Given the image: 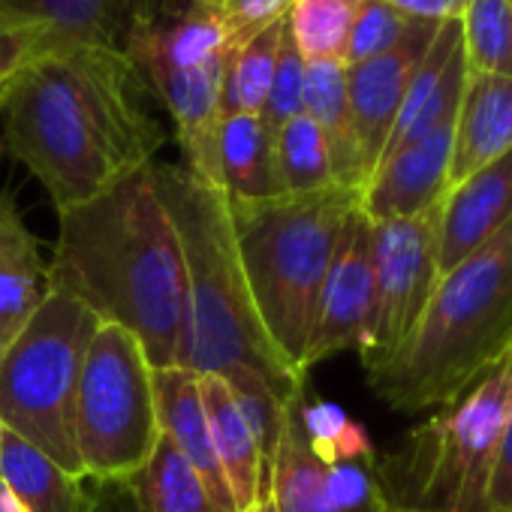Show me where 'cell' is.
<instances>
[{"label":"cell","mask_w":512,"mask_h":512,"mask_svg":"<svg viewBox=\"0 0 512 512\" xmlns=\"http://www.w3.org/2000/svg\"><path fill=\"white\" fill-rule=\"evenodd\" d=\"M145 94L142 73L121 52L43 46L0 106L4 145L61 214L154 163L166 130Z\"/></svg>","instance_id":"obj_1"},{"label":"cell","mask_w":512,"mask_h":512,"mask_svg":"<svg viewBox=\"0 0 512 512\" xmlns=\"http://www.w3.org/2000/svg\"><path fill=\"white\" fill-rule=\"evenodd\" d=\"M49 287L130 332L151 368H187L190 320L178 232L151 166L58 214Z\"/></svg>","instance_id":"obj_2"},{"label":"cell","mask_w":512,"mask_h":512,"mask_svg":"<svg viewBox=\"0 0 512 512\" xmlns=\"http://www.w3.org/2000/svg\"><path fill=\"white\" fill-rule=\"evenodd\" d=\"M512 350V220L440 275L395 353L365 371L395 413L440 410L470 392Z\"/></svg>","instance_id":"obj_3"},{"label":"cell","mask_w":512,"mask_h":512,"mask_svg":"<svg viewBox=\"0 0 512 512\" xmlns=\"http://www.w3.org/2000/svg\"><path fill=\"white\" fill-rule=\"evenodd\" d=\"M151 175L178 232L184 260L190 320L187 368L220 377L229 371H253L284 398L302 392L305 374L278 353L253 305L229 196L193 175L184 163H151Z\"/></svg>","instance_id":"obj_4"},{"label":"cell","mask_w":512,"mask_h":512,"mask_svg":"<svg viewBox=\"0 0 512 512\" xmlns=\"http://www.w3.org/2000/svg\"><path fill=\"white\" fill-rule=\"evenodd\" d=\"M253 305L278 353L305 374L320 290L359 193L329 187L308 196L229 202Z\"/></svg>","instance_id":"obj_5"},{"label":"cell","mask_w":512,"mask_h":512,"mask_svg":"<svg viewBox=\"0 0 512 512\" xmlns=\"http://www.w3.org/2000/svg\"><path fill=\"white\" fill-rule=\"evenodd\" d=\"M512 404V350L461 398L374 458L395 512H494L491 479Z\"/></svg>","instance_id":"obj_6"},{"label":"cell","mask_w":512,"mask_h":512,"mask_svg":"<svg viewBox=\"0 0 512 512\" xmlns=\"http://www.w3.org/2000/svg\"><path fill=\"white\" fill-rule=\"evenodd\" d=\"M100 320L79 302L49 293L28 326L0 350V428L82 476L73 413L91 338Z\"/></svg>","instance_id":"obj_7"},{"label":"cell","mask_w":512,"mask_h":512,"mask_svg":"<svg viewBox=\"0 0 512 512\" xmlns=\"http://www.w3.org/2000/svg\"><path fill=\"white\" fill-rule=\"evenodd\" d=\"M73 437L82 476L127 482L160 443L154 368L142 344L121 326L100 323L85 353Z\"/></svg>","instance_id":"obj_8"},{"label":"cell","mask_w":512,"mask_h":512,"mask_svg":"<svg viewBox=\"0 0 512 512\" xmlns=\"http://www.w3.org/2000/svg\"><path fill=\"white\" fill-rule=\"evenodd\" d=\"M437 217L440 205L419 217L374 223V305L368 338L359 353L365 371L377 368L395 353L440 281Z\"/></svg>","instance_id":"obj_9"},{"label":"cell","mask_w":512,"mask_h":512,"mask_svg":"<svg viewBox=\"0 0 512 512\" xmlns=\"http://www.w3.org/2000/svg\"><path fill=\"white\" fill-rule=\"evenodd\" d=\"M374 223L356 208L338 238L335 256L329 263L314 332L305 350V374L347 350L362 353L374 305Z\"/></svg>","instance_id":"obj_10"},{"label":"cell","mask_w":512,"mask_h":512,"mask_svg":"<svg viewBox=\"0 0 512 512\" xmlns=\"http://www.w3.org/2000/svg\"><path fill=\"white\" fill-rule=\"evenodd\" d=\"M440 25L434 22H416L413 31L389 52L362 61L356 67H347V94H350V121H353V139L359 148L365 184L374 175L389 133L395 127L398 109L404 103V94L434 40Z\"/></svg>","instance_id":"obj_11"},{"label":"cell","mask_w":512,"mask_h":512,"mask_svg":"<svg viewBox=\"0 0 512 512\" xmlns=\"http://www.w3.org/2000/svg\"><path fill=\"white\" fill-rule=\"evenodd\" d=\"M169 0H0V19L40 25L46 46H100L130 58L142 28Z\"/></svg>","instance_id":"obj_12"},{"label":"cell","mask_w":512,"mask_h":512,"mask_svg":"<svg viewBox=\"0 0 512 512\" xmlns=\"http://www.w3.org/2000/svg\"><path fill=\"white\" fill-rule=\"evenodd\" d=\"M452 124L383 157L359 193V208L371 223L419 217L440 205L449 190Z\"/></svg>","instance_id":"obj_13"},{"label":"cell","mask_w":512,"mask_h":512,"mask_svg":"<svg viewBox=\"0 0 512 512\" xmlns=\"http://www.w3.org/2000/svg\"><path fill=\"white\" fill-rule=\"evenodd\" d=\"M512 220V151L452 184L440 199L437 269L446 275Z\"/></svg>","instance_id":"obj_14"},{"label":"cell","mask_w":512,"mask_h":512,"mask_svg":"<svg viewBox=\"0 0 512 512\" xmlns=\"http://www.w3.org/2000/svg\"><path fill=\"white\" fill-rule=\"evenodd\" d=\"M464 82H467V64L461 49V22H443L404 94L383 157L452 124L461 103Z\"/></svg>","instance_id":"obj_15"},{"label":"cell","mask_w":512,"mask_h":512,"mask_svg":"<svg viewBox=\"0 0 512 512\" xmlns=\"http://www.w3.org/2000/svg\"><path fill=\"white\" fill-rule=\"evenodd\" d=\"M49 263L16 196L0 190V350L49 299Z\"/></svg>","instance_id":"obj_16"},{"label":"cell","mask_w":512,"mask_h":512,"mask_svg":"<svg viewBox=\"0 0 512 512\" xmlns=\"http://www.w3.org/2000/svg\"><path fill=\"white\" fill-rule=\"evenodd\" d=\"M512 151V79L467 73L452 121L449 187Z\"/></svg>","instance_id":"obj_17"},{"label":"cell","mask_w":512,"mask_h":512,"mask_svg":"<svg viewBox=\"0 0 512 512\" xmlns=\"http://www.w3.org/2000/svg\"><path fill=\"white\" fill-rule=\"evenodd\" d=\"M154 401H157V422L160 434L178 446V452L199 470L208 482L211 494L226 512H235L232 491L223 479V470L214 458L211 428L202 404L199 374L184 365L154 368Z\"/></svg>","instance_id":"obj_18"},{"label":"cell","mask_w":512,"mask_h":512,"mask_svg":"<svg viewBox=\"0 0 512 512\" xmlns=\"http://www.w3.org/2000/svg\"><path fill=\"white\" fill-rule=\"evenodd\" d=\"M202 404L211 428L214 458L223 470V479L232 491L235 512L253 506L269 494V467L256 443L253 431L247 428L244 416L235 407V398L220 374H199Z\"/></svg>","instance_id":"obj_19"},{"label":"cell","mask_w":512,"mask_h":512,"mask_svg":"<svg viewBox=\"0 0 512 512\" xmlns=\"http://www.w3.org/2000/svg\"><path fill=\"white\" fill-rule=\"evenodd\" d=\"M220 187L229 202H266L287 196L278 172L275 130L263 115H223L217 133Z\"/></svg>","instance_id":"obj_20"},{"label":"cell","mask_w":512,"mask_h":512,"mask_svg":"<svg viewBox=\"0 0 512 512\" xmlns=\"http://www.w3.org/2000/svg\"><path fill=\"white\" fill-rule=\"evenodd\" d=\"M0 479L25 512H88L97 485L52 461L43 449L0 428Z\"/></svg>","instance_id":"obj_21"},{"label":"cell","mask_w":512,"mask_h":512,"mask_svg":"<svg viewBox=\"0 0 512 512\" xmlns=\"http://www.w3.org/2000/svg\"><path fill=\"white\" fill-rule=\"evenodd\" d=\"M302 112L320 127V133L329 145L335 184L362 193L365 172H362L359 148L353 139L347 64L344 61H308Z\"/></svg>","instance_id":"obj_22"},{"label":"cell","mask_w":512,"mask_h":512,"mask_svg":"<svg viewBox=\"0 0 512 512\" xmlns=\"http://www.w3.org/2000/svg\"><path fill=\"white\" fill-rule=\"evenodd\" d=\"M305 389L290 398L278 452L269 467V494L278 512H338L326 494V464L311 452L302 431Z\"/></svg>","instance_id":"obj_23"},{"label":"cell","mask_w":512,"mask_h":512,"mask_svg":"<svg viewBox=\"0 0 512 512\" xmlns=\"http://www.w3.org/2000/svg\"><path fill=\"white\" fill-rule=\"evenodd\" d=\"M124 488L136 512H226L199 470L166 437H160L154 455Z\"/></svg>","instance_id":"obj_24"},{"label":"cell","mask_w":512,"mask_h":512,"mask_svg":"<svg viewBox=\"0 0 512 512\" xmlns=\"http://www.w3.org/2000/svg\"><path fill=\"white\" fill-rule=\"evenodd\" d=\"M284 31H287V16H281L260 34H253L247 43H241L232 52L226 79H223V115H235V112L260 115L263 112L272 79H275Z\"/></svg>","instance_id":"obj_25"},{"label":"cell","mask_w":512,"mask_h":512,"mask_svg":"<svg viewBox=\"0 0 512 512\" xmlns=\"http://www.w3.org/2000/svg\"><path fill=\"white\" fill-rule=\"evenodd\" d=\"M278 172L287 196H308L335 187L329 145L320 127L302 112L275 133Z\"/></svg>","instance_id":"obj_26"},{"label":"cell","mask_w":512,"mask_h":512,"mask_svg":"<svg viewBox=\"0 0 512 512\" xmlns=\"http://www.w3.org/2000/svg\"><path fill=\"white\" fill-rule=\"evenodd\" d=\"M362 7L365 0H293L287 22L305 61H344Z\"/></svg>","instance_id":"obj_27"},{"label":"cell","mask_w":512,"mask_h":512,"mask_svg":"<svg viewBox=\"0 0 512 512\" xmlns=\"http://www.w3.org/2000/svg\"><path fill=\"white\" fill-rule=\"evenodd\" d=\"M458 22L467 73L512 79V10L506 0H470Z\"/></svg>","instance_id":"obj_28"},{"label":"cell","mask_w":512,"mask_h":512,"mask_svg":"<svg viewBox=\"0 0 512 512\" xmlns=\"http://www.w3.org/2000/svg\"><path fill=\"white\" fill-rule=\"evenodd\" d=\"M302 431L311 446V452L326 464H344V461H368L377 455L371 434L362 422H356L341 404L332 401H302Z\"/></svg>","instance_id":"obj_29"},{"label":"cell","mask_w":512,"mask_h":512,"mask_svg":"<svg viewBox=\"0 0 512 512\" xmlns=\"http://www.w3.org/2000/svg\"><path fill=\"white\" fill-rule=\"evenodd\" d=\"M238 413L244 416L247 428L253 431L256 443H260V452L266 458V467H272V458L278 452L281 443V431H284V416H287V404L290 398H284L269 380H263L253 371H229L223 374ZM299 395V392H296Z\"/></svg>","instance_id":"obj_30"},{"label":"cell","mask_w":512,"mask_h":512,"mask_svg":"<svg viewBox=\"0 0 512 512\" xmlns=\"http://www.w3.org/2000/svg\"><path fill=\"white\" fill-rule=\"evenodd\" d=\"M413 25H416V19H407L392 4H386V0H365V7L350 31L344 64L356 67L362 61H371V58L395 49L413 31Z\"/></svg>","instance_id":"obj_31"},{"label":"cell","mask_w":512,"mask_h":512,"mask_svg":"<svg viewBox=\"0 0 512 512\" xmlns=\"http://www.w3.org/2000/svg\"><path fill=\"white\" fill-rule=\"evenodd\" d=\"M305 55L299 52L293 34H290V22L281 40V52H278V67H275V79L269 88V100L263 106V121L278 133L290 118L302 115V100H305Z\"/></svg>","instance_id":"obj_32"},{"label":"cell","mask_w":512,"mask_h":512,"mask_svg":"<svg viewBox=\"0 0 512 512\" xmlns=\"http://www.w3.org/2000/svg\"><path fill=\"white\" fill-rule=\"evenodd\" d=\"M199 4L220 19L229 43L238 49L253 34H260L263 28L287 16L293 0H199Z\"/></svg>","instance_id":"obj_33"},{"label":"cell","mask_w":512,"mask_h":512,"mask_svg":"<svg viewBox=\"0 0 512 512\" xmlns=\"http://www.w3.org/2000/svg\"><path fill=\"white\" fill-rule=\"evenodd\" d=\"M43 46H46V31L40 25L0 19V85L13 82Z\"/></svg>","instance_id":"obj_34"},{"label":"cell","mask_w":512,"mask_h":512,"mask_svg":"<svg viewBox=\"0 0 512 512\" xmlns=\"http://www.w3.org/2000/svg\"><path fill=\"white\" fill-rule=\"evenodd\" d=\"M491 506L494 512H512V404L494 464V479H491Z\"/></svg>","instance_id":"obj_35"},{"label":"cell","mask_w":512,"mask_h":512,"mask_svg":"<svg viewBox=\"0 0 512 512\" xmlns=\"http://www.w3.org/2000/svg\"><path fill=\"white\" fill-rule=\"evenodd\" d=\"M386 4H392L407 19L443 25V22H458L470 7V0H386Z\"/></svg>","instance_id":"obj_36"},{"label":"cell","mask_w":512,"mask_h":512,"mask_svg":"<svg viewBox=\"0 0 512 512\" xmlns=\"http://www.w3.org/2000/svg\"><path fill=\"white\" fill-rule=\"evenodd\" d=\"M94 503L88 512H136L124 482H94Z\"/></svg>","instance_id":"obj_37"},{"label":"cell","mask_w":512,"mask_h":512,"mask_svg":"<svg viewBox=\"0 0 512 512\" xmlns=\"http://www.w3.org/2000/svg\"><path fill=\"white\" fill-rule=\"evenodd\" d=\"M0 512H25L22 503L16 500V494L10 491V485L0 479Z\"/></svg>","instance_id":"obj_38"},{"label":"cell","mask_w":512,"mask_h":512,"mask_svg":"<svg viewBox=\"0 0 512 512\" xmlns=\"http://www.w3.org/2000/svg\"><path fill=\"white\" fill-rule=\"evenodd\" d=\"M241 512H278V506H275L272 494H266V497H260L253 506H247V509H241Z\"/></svg>","instance_id":"obj_39"},{"label":"cell","mask_w":512,"mask_h":512,"mask_svg":"<svg viewBox=\"0 0 512 512\" xmlns=\"http://www.w3.org/2000/svg\"><path fill=\"white\" fill-rule=\"evenodd\" d=\"M7 91H10V82L0 85V106H4V100H7Z\"/></svg>","instance_id":"obj_40"},{"label":"cell","mask_w":512,"mask_h":512,"mask_svg":"<svg viewBox=\"0 0 512 512\" xmlns=\"http://www.w3.org/2000/svg\"><path fill=\"white\" fill-rule=\"evenodd\" d=\"M506 4H509V10H512V0H506Z\"/></svg>","instance_id":"obj_41"}]
</instances>
